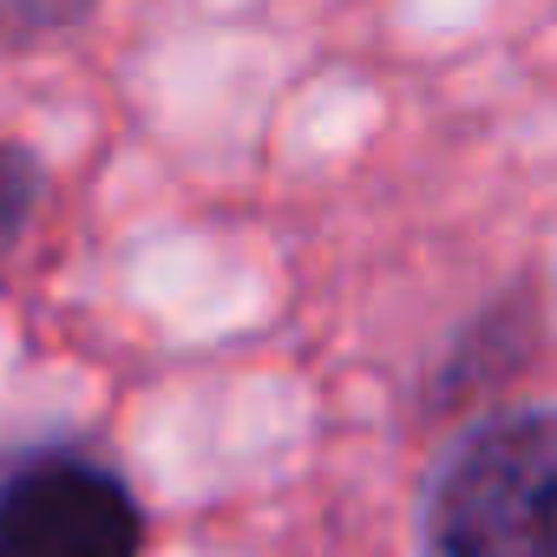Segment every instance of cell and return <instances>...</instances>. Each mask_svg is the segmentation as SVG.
Listing matches in <instances>:
<instances>
[{"label":"cell","mask_w":557,"mask_h":557,"mask_svg":"<svg viewBox=\"0 0 557 557\" xmlns=\"http://www.w3.org/2000/svg\"><path fill=\"white\" fill-rule=\"evenodd\" d=\"M426 557H557V413L479 420L420 505Z\"/></svg>","instance_id":"cell-1"},{"label":"cell","mask_w":557,"mask_h":557,"mask_svg":"<svg viewBox=\"0 0 557 557\" xmlns=\"http://www.w3.org/2000/svg\"><path fill=\"white\" fill-rule=\"evenodd\" d=\"M145 511L132 485L79 453L47 446L0 479V557H138Z\"/></svg>","instance_id":"cell-2"},{"label":"cell","mask_w":557,"mask_h":557,"mask_svg":"<svg viewBox=\"0 0 557 557\" xmlns=\"http://www.w3.org/2000/svg\"><path fill=\"white\" fill-rule=\"evenodd\" d=\"M40 203H47V164H40V151L21 145V138H0V269L21 256Z\"/></svg>","instance_id":"cell-3"},{"label":"cell","mask_w":557,"mask_h":557,"mask_svg":"<svg viewBox=\"0 0 557 557\" xmlns=\"http://www.w3.org/2000/svg\"><path fill=\"white\" fill-rule=\"evenodd\" d=\"M106 0H0V53H47L99 21Z\"/></svg>","instance_id":"cell-4"}]
</instances>
